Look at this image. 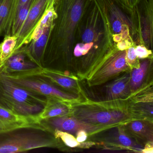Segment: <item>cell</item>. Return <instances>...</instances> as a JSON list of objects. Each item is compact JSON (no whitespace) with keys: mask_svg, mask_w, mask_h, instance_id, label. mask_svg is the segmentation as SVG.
Masks as SVG:
<instances>
[{"mask_svg":"<svg viewBox=\"0 0 153 153\" xmlns=\"http://www.w3.org/2000/svg\"><path fill=\"white\" fill-rule=\"evenodd\" d=\"M116 46L108 19L97 0H92L76 28L72 58L82 64H94Z\"/></svg>","mask_w":153,"mask_h":153,"instance_id":"cell-1","label":"cell"},{"mask_svg":"<svg viewBox=\"0 0 153 153\" xmlns=\"http://www.w3.org/2000/svg\"><path fill=\"white\" fill-rule=\"evenodd\" d=\"M92 0H53L55 17L43 61L72 59L75 33Z\"/></svg>","mask_w":153,"mask_h":153,"instance_id":"cell-2","label":"cell"},{"mask_svg":"<svg viewBox=\"0 0 153 153\" xmlns=\"http://www.w3.org/2000/svg\"><path fill=\"white\" fill-rule=\"evenodd\" d=\"M47 99L17 85L0 72V106L2 107L17 115L40 120L39 115Z\"/></svg>","mask_w":153,"mask_h":153,"instance_id":"cell-3","label":"cell"},{"mask_svg":"<svg viewBox=\"0 0 153 153\" xmlns=\"http://www.w3.org/2000/svg\"><path fill=\"white\" fill-rule=\"evenodd\" d=\"M117 101H94L85 98L72 103L71 116L93 125L115 126L127 118L126 114L116 106Z\"/></svg>","mask_w":153,"mask_h":153,"instance_id":"cell-4","label":"cell"},{"mask_svg":"<svg viewBox=\"0 0 153 153\" xmlns=\"http://www.w3.org/2000/svg\"><path fill=\"white\" fill-rule=\"evenodd\" d=\"M43 132L34 128L23 127L0 132V153L24 152L59 146L55 137L48 136Z\"/></svg>","mask_w":153,"mask_h":153,"instance_id":"cell-5","label":"cell"},{"mask_svg":"<svg viewBox=\"0 0 153 153\" xmlns=\"http://www.w3.org/2000/svg\"><path fill=\"white\" fill-rule=\"evenodd\" d=\"M126 50L117 47L96 63L91 66L80 75L86 80L89 87L101 85L116 77L127 69Z\"/></svg>","mask_w":153,"mask_h":153,"instance_id":"cell-6","label":"cell"},{"mask_svg":"<svg viewBox=\"0 0 153 153\" xmlns=\"http://www.w3.org/2000/svg\"><path fill=\"white\" fill-rule=\"evenodd\" d=\"M40 68L23 73L3 74L20 87L47 98L57 99L70 103L82 100L80 95L62 90L37 75L36 71Z\"/></svg>","mask_w":153,"mask_h":153,"instance_id":"cell-7","label":"cell"},{"mask_svg":"<svg viewBox=\"0 0 153 153\" xmlns=\"http://www.w3.org/2000/svg\"><path fill=\"white\" fill-rule=\"evenodd\" d=\"M132 36L136 46L153 51V0H139L129 15Z\"/></svg>","mask_w":153,"mask_h":153,"instance_id":"cell-8","label":"cell"},{"mask_svg":"<svg viewBox=\"0 0 153 153\" xmlns=\"http://www.w3.org/2000/svg\"><path fill=\"white\" fill-rule=\"evenodd\" d=\"M97 1L108 19L115 45L123 41L135 44L129 15L114 0Z\"/></svg>","mask_w":153,"mask_h":153,"instance_id":"cell-9","label":"cell"},{"mask_svg":"<svg viewBox=\"0 0 153 153\" xmlns=\"http://www.w3.org/2000/svg\"><path fill=\"white\" fill-rule=\"evenodd\" d=\"M53 0H35L20 31L15 50L28 44L36 27ZM14 50V51H15Z\"/></svg>","mask_w":153,"mask_h":153,"instance_id":"cell-10","label":"cell"},{"mask_svg":"<svg viewBox=\"0 0 153 153\" xmlns=\"http://www.w3.org/2000/svg\"><path fill=\"white\" fill-rule=\"evenodd\" d=\"M45 122L53 129H58L72 134H76L77 131L84 130L86 131L89 136L100 133L107 129L114 127L113 126L98 125L81 121L72 116L53 118Z\"/></svg>","mask_w":153,"mask_h":153,"instance_id":"cell-11","label":"cell"},{"mask_svg":"<svg viewBox=\"0 0 153 153\" xmlns=\"http://www.w3.org/2000/svg\"><path fill=\"white\" fill-rule=\"evenodd\" d=\"M23 127L47 130L41 120L17 115L0 106V132Z\"/></svg>","mask_w":153,"mask_h":153,"instance_id":"cell-12","label":"cell"},{"mask_svg":"<svg viewBox=\"0 0 153 153\" xmlns=\"http://www.w3.org/2000/svg\"><path fill=\"white\" fill-rule=\"evenodd\" d=\"M41 67L31 61L23 46L15 50L5 63L0 67V72L4 74L23 73L37 70Z\"/></svg>","mask_w":153,"mask_h":153,"instance_id":"cell-13","label":"cell"},{"mask_svg":"<svg viewBox=\"0 0 153 153\" xmlns=\"http://www.w3.org/2000/svg\"><path fill=\"white\" fill-rule=\"evenodd\" d=\"M36 73L70 92L76 93L80 96L84 95L78 79L72 75L43 67L36 71Z\"/></svg>","mask_w":153,"mask_h":153,"instance_id":"cell-14","label":"cell"},{"mask_svg":"<svg viewBox=\"0 0 153 153\" xmlns=\"http://www.w3.org/2000/svg\"><path fill=\"white\" fill-rule=\"evenodd\" d=\"M53 24V22L48 25L37 39L31 40L28 44L22 46L30 59L40 67H43L44 54Z\"/></svg>","mask_w":153,"mask_h":153,"instance_id":"cell-15","label":"cell"},{"mask_svg":"<svg viewBox=\"0 0 153 153\" xmlns=\"http://www.w3.org/2000/svg\"><path fill=\"white\" fill-rule=\"evenodd\" d=\"M72 103L57 99L47 98L43 110L39 115L41 121L53 118L71 116Z\"/></svg>","mask_w":153,"mask_h":153,"instance_id":"cell-16","label":"cell"},{"mask_svg":"<svg viewBox=\"0 0 153 153\" xmlns=\"http://www.w3.org/2000/svg\"><path fill=\"white\" fill-rule=\"evenodd\" d=\"M130 76L123 75L106 86V100L120 99L129 93Z\"/></svg>","mask_w":153,"mask_h":153,"instance_id":"cell-17","label":"cell"},{"mask_svg":"<svg viewBox=\"0 0 153 153\" xmlns=\"http://www.w3.org/2000/svg\"><path fill=\"white\" fill-rule=\"evenodd\" d=\"M54 134L56 138L61 139L65 145L70 148L88 149L95 145L94 142H92L79 143L72 134L58 129L54 130Z\"/></svg>","mask_w":153,"mask_h":153,"instance_id":"cell-18","label":"cell"},{"mask_svg":"<svg viewBox=\"0 0 153 153\" xmlns=\"http://www.w3.org/2000/svg\"><path fill=\"white\" fill-rule=\"evenodd\" d=\"M18 37L5 35L0 44V67H1L10 57L15 50Z\"/></svg>","mask_w":153,"mask_h":153,"instance_id":"cell-19","label":"cell"},{"mask_svg":"<svg viewBox=\"0 0 153 153\" xmlns=\"http://www.w3.org/2000/svg\"><path fill=\"white\" fill-rule=\"evenodd\" d=\"M35 0H29L18 10L15 15L11 31L10 36L18 37L27 19L30 10Z\"/></svg>","mask_w":153,"mask_h":153,"instance_id":"cell-20","label":"cell"},{"mask_svg":"<svg viewBox=\"0 0 153 153\" xmlns=\"http://www.w3.org/2000/svg\"><path fill=\"white\" fill-rule=\"evenodd\" d=\"M149 60H144L138 68H135L132 71L130 76L129 86L132 91L136 90L141 86L146 71L149 66Z\"/></svg>","mask_w":153,"mask_h":153,"instance_id":"cell-21","label":"cell"},{"mask_svg":"<svg viewBox=\"0 0 153 153\" xmlns=\"http://www.w3.org/2000/svg\"><path fill=\"white\" fill-rule=\"evenodd\" d=\"M13 0H4L0 6V36L4 35Z\"/></svg>","mask_w":153,"mask_h":153,"instance_id":"cell-22","label":"cell"},{"mask_svg":"<svg viewBox=\"0 0 153 153\" xmlns=\"http://www.w3.org/2000/svg\"><path fill=\"white\" fill-rule=\"evenodd\" d=\"M128 15L132 13L133 9L139 0H114Z\"/></svg>","mask_w":153,"mask_h":153,"instance_id":"cell-23","label":"cell"},{"mask_svg":"<svg viewBox=\"0 0 153 153\" xmlns=\"http://www.w3.org/2000/svg\"><path fill=\"white\" fill-rule=\"evenodd\" d=\"M135 52L137 56L139 58H145L152 54V51L148 49L143 45H137L135 47Z\"/></svg>","mask_w":153,"mask_h":153,"instance_id":"cell-24","label":"cell"},{"mask_svg":"<svg viewBox=\"0 0 153 153\" xmlns=\"http://www.w3.org/2000/svg\"><path fill=\"white\" fill-rule=\"evenodd\" d=\"M135 46H132L126 49V60L128 65L133 64L136 60L137 56L135 52Z\"/></svg>","mask_w":153,"mask_h":153,"instance_id":"cell-25","label":"cell"},{"mask_svg":"<svg viewBox=\"0 0 153 153\" xmlns=\"http://www.w3.org/2000/svg\"><path fill=\"white\" fill-rule=\"evenodd\" d=\"M119 132L117 136L119 143L123 146H126V147L132 146L133 143L131 139L124 134L121 130L119 131Z\"/></svg>","mask_w":153,"mask_h":153,"instance_id":"cell-26","label":"cell"},{"mask_svg":"<svg viewBox=\"0 0 153 153\" xmlns=\"http://www.w3.org/2000/svg\"><path fill=\"white\" fill-rule=\"evenodd\" d=\"M75 134L76 140L79 143H81L85 142L89 136L87 132L84 130H80L77 131Z\"/></svg>","mask_w":153,"mask_h":153,"instance_id":"cell-27","label":"cell"},{"mask_svg":"<svg viewBox=\"0 0 153 153\" xmlns=\"http://www.w3.org/2000/svg\"><path fill=\"white\" fill-rule=\"evenodd\" d=\"M131 128L135 132L139 133L143 129L144 126L143 123L140 121H135L131 124Z\"/></svg>","mask_w":153,"mask_h":153,"instance_id":"cell-28","label":"cell"},{"mask_svg":"<svg viewBox=\"0 0 153 153\" xmlns=\"http://www.w3.org/2000/svg\"><path fill=\"white\" fill-rule=\"evenodd\" d=\"M142 100L144 102H153V95H150L144 97Z\"/></svg>","mask_w":153,"mask_h":153,"instance_id":"cell-29","label":"cell"},{"mask_svg":"<svg viewBox=\"0 0 153 153\" xmlns=\"http://www.w3.org/2000/svg\"><path fill=\"white\" fill-rule=\"evenodd\" d=\"M144 152L153 153V147L146 149V150H145V151Z\"/></svg>","mask_w":153,"mask_h":153,"instance_id":"cell-30","label":"cell"},{"mask_svg":"<svg viewBox=\"0 0 153 153\" xmlns=\"http://www.w3.org/2000/svg\"><path fill=\"white\" fill-rule=\"evenodd\" d=\"M4 0H0V6H1V4L2 3L3 1Z\"/></svg>","mask_w":153,"mask_h":153,"instance_id":"cell-31","label":"cell"},{"mask_svg":"<svg viewBox=\"0 0 153 153\" xmlns=\"http://www.w3.org/2000/svg\"><path fill=\"white\" fill-rule=\"evenodd\" d=\"M150 110H152V112H153V106L152 107L150 108Z\"/></svg>","mask_w":153,"mask_h":153,"instance_id":"cell-32","label":"cell"}]
</instances>
